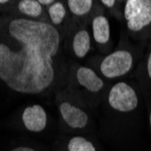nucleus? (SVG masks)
Segmentation results:
<instances>
[{
	"label": "nucleus",
	"instance_id": "7ed1b4c3",
	"mask_svg": "<svg viewBox=\"0 0 151 151\" xmlns=\"http://www.w3.org/2000/svg\"><path fill=\"white\" fill-rule=\"evenodd\" d=\"M127 28L140 33L151 25V0H128L124 6Z\"/></svg>",
	"mask_w": 151,
	"mask_h": 151
},
{
	"label": "nucleus",
	"instance_id": "20e7f679",
	"mask_svg": "<svg viewBox=\"0 0 151 151\" xmlns=\"http://www.w3.org/2000/svg\"><path fill=\"white\" fill-rule=\"evenodd\" d=\"M134 58L129 51L117 50L106 55L100 63V72L107 79L112 80L124 76L133 67Z\"/></svg>",
	"mask_w": 151,
	"mask_h": 151
},
{
	"label": "nucleus",
	"instance_id": "ddd939ff",
	"mask_svg": "<svg viewBox=\"0 0 151 151\" xmlns=\"http://www.w3.org/2000/svg\"><path fill=\"white\" fill-rule=\"evenodd\" d=\"M68 151H96V147L91 141L84 137L74 136L67 144Z\"/></svg>",
	"mask_w": 151,
	"mask_h": 151
},
{
	"label": "nucleus",
	"instance_id": "1a4fd4ad",
	"mask_svg": "<svg viewBox=\"0 0 151 151\" xmlns=\"http://www.w3.org/2000/svg\"><path fill=\"white\" fill-rule=\"evenodd\" d=\"M71 50L77 59L84 58L91 49V36L84 26H77L70 33Z\"/></svg>",
	"mask_w": 151,
	"mask_h": 151
},
{
	"label": "nucleus",
	"instance_id": "39448f33",
	"mask_svg": "<svg viewBox=\"0 0 151 151\" xmlns=\"http://www.w3.org/2000/svg\"><path fill=\"white\" fill-rule=\"evenodd\" d=\"M58 108L60 116L64 124L72 129H83L88 126L90 117L86 111L71 100V96L65 92L58 94Z\"/></svg>",
	"mask_w": 151,
	"mask_h": 151
},
{
	"label": "nucleus",
	"instance_id": "f257e3e1",
	"mask_svg": "<svg viewBox=\"0 0 151 151\" xmlns=\"http://www.w3.org/2000/svg\"><path fill=\"white\" fill-rule=\"evenodd\" d=\"M63 37L52 24L0 17V81L11 91L43 95L64 77Z\"/></svg>",
	"mask_w": 151,
	"mask_h": 151
},
{
	"label": "nucleus",
	"instance_id": "423d86ee",
	"mask_svg": "<svg viewBox=\"0 0 151 151\" xmlns=\"http://www.w3.org/2000/svg\"><path fill=\"white\" fill-rule=\"evenodd\" d=\"M108 102L114 111L129 112L138 107L139 97L133 87L125 81H119L109 90Z\"/></svg>",
	"mask_w": 151,
	"mask_h": 151
},
{
	"label": "nucleus",
	"instance_id": "6ab92c4d",
	"mask_svg": "<svg viewBox=\"0 0 151 151\" xmlns=\"http://www.w3.org/2000/svg\"><path fill=\"white\" fill-rule=\"evenodd\" d=\"M149 125H150V129H151V111L149 113Z\"/></svg>",
	"mask_w": 151,
	"mask_h": 151
},
{
	"label": "nucleus",
	"instance_id": "9d476101",
	"mask_svg": "<svg viewBox=\"0 0 151 151\" xmlns=\"http://www.w3.org/2000/svg\"><path fill=\"white\" fill-rule=\"evenodd\" d=\"M45 10L50 20V24L53 27H55L63 35L62 31L66 30L69 27L71 19L70 13L68 11L65 2L54 1V3L51 5L49 7H47Z\"/></svg>",
	"mask_w": 151,
	"mask_h": 151
},
{
	"label": "nucleus",
	"instance_id": "0eeeda50",
	"mask_svg": "<svg viewBox=\"0 0 151 151\" xmlns=\"http://www.w3.org/2000/svg\"><path fill=\"white\" fill-rule=\"evenodd\" d=\"M22 123L24 127L31 132H42L47 126L48 116L43 106L34 104L27 106L22 113Z\"/></svg>",
	"mask_w": 151,
	"mask_h": 151
},
{
	"label": "nucleus",
	"instance_id": "f3484780",
	"mask_svg": "<svg viewBox=\"0 0 151 151\" xmlns=\"http://www.w3.org/2000/svg\"><path fill=\"white\" fill-rule=\"evenodd\" d=\"M147 72L148 77L151 79V52H149L147 60Z\"/></svg>",
	"mask_w": 151,
	"mask_h": 151
},
{
	"label": "nucleus",
	"instance_id": "6e6552de",
	"mask_svg": "<svg viewBox=\"0 0 151 151\" xmlns=\"http://www.w3.org/2000/svg\"><path fill=\"white\" fill-rule=\"evenodd\" d=\"M15 6L17 10H14V12L17 14L14 17L50 24L45 8L38 0H20L17 1Z\"/></svg>",
	"mask_w": 151,
	"mask_h": 151
},
{
	"label": "nucleus",
	"instance_id": "2eb2a0df",
	"mask_svg": "<svg viewBox=\"0 0 151 151\" xmlns=\"http://www.w3.org/2000/svg\"><path fill=\"white\" fill-rule=\"evenodd\" d=\"M101 6H105L106 8H112V7H114L115 6V5H116V1H114V0H101V1H100L99 2Z\"/></svg>",
	"mask_w": 151,
	"mask_h": 151
},
{
	"label": "nucleus",
	"instance_id": "a211bd4d",
	"mask_svg": "<svg viewBox=\"0 0 151 151\" xmlns=\"http://www.w3.org/2000/svg\"><path fill=\"white\" fill-rule=\"evenodd\" d=\"M39 1V3L42 5L45 9L47 8V7H49L51 5H52L53 3H54V1L55 0H38Z\"/></svg>",
	"mask_w": 151,
	"mask_h": 151
},
{
	"label": "nucleus",
	"instance_id": "f03ea898",
	"mask_svg": "<svg viewBox=\"0 0 151 151\" xmlns=\"http://www.w3.org/2000/svg\"><path fill=\"white\" fill-rule=\"evenodd\" d=\"M66 92L84 106L97 105L105 88L102 78L93 69L74 63L67 74Z\"/></svg>",
	"mask_w": 151,
	"mask_h": 151
},
{
	"label": "nucleus",
	"instance_id": "9b49d317",
	"mask_svg": "<svg viewBox=\"0 0 151 151\" xmlns=\"http://www.w3.org/2000/svg\"><path fill=\"white\" fill-rule=\"evenodd\" d=\"M91 24L93 40L96 45L100 49L106 46L111 40V25L109 19L104 15L98 14L92 18Z\"/></svg>",
	"mask_w": 151,
	"mask_h": 151
},
{
	"label": "nucleus",
	"instance_id": "dca6fc26",
	"mask_svg": "<svg viewBox=\"0 0 151 151\" xmlns=\"http://www.w3.org/2000/svg\"><path fill=\"white\" fill-rule=\"evenodd\" d=\"M11 151H36V150L34 149L33 147H27V146H19V147L13 148Z\"/></svg>",
	"mask_w": 151,
	"mask_h": 151
},
{
	"label": "nucleus",
	"instance_id": "4468645a",
	"mask_svg": "<svg viewBox=\"0 0 151 151\" xmlns=\"http://www.w3.org/2000/svg\"><path fill=\"white\" fill-rule=\"evenodd\" d=\"M17 1H6V0H0V11H5L4 9H6V12L12 11L11 8L15 6Z\"/></svg>",
	"mask_w": 151,
	"mask_h": 151
},
{
	"label": "nucleus",
	"instance_id": "f8f14e48",
	"mask_svg": "<svg viewBox=\"0 0 151 151\" xmlns=\"http://www.w3.org/2000/svg\"><path fill=\"white\" fill-rule=\"evenodd\" d=\"M95 3L92 0H68L65 1L66 6L68 8L70 15L77 22H86V19L91 20V17H93V10Z\"/></svg>",
	"mask_w": 151,
	"mask_h": 151
}]
</instances>
